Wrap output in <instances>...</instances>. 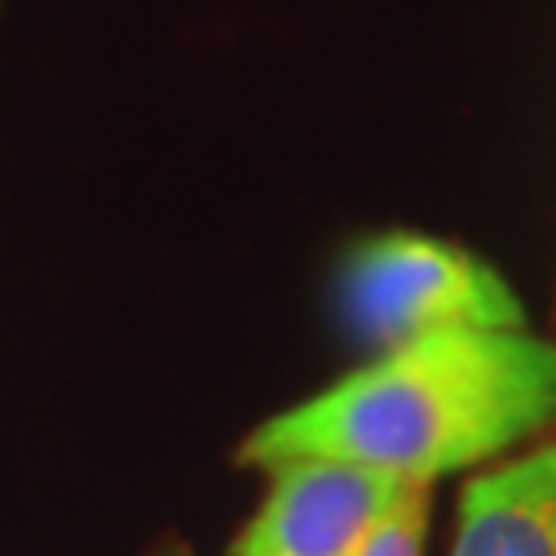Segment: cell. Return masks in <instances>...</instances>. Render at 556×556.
<instances>
[{
	"mask_svg": "<svg viewBox=\"0 0 556 556\" xmlns=\"http://www.w3.org/2000/svg\"><path fill=\"white\" fill-rule=\"evenodd\" d=\"M450 556H556V433L466 482Z\"/></svg>",
	"mask_w": 556,
	"mask_h": 556,
	"instance_id": "cell-4",
	"label": "cell"
},
{
	"mask_svg": "<svg viewBox=\"0 0 556 556\" xmlns=\"http://www.w3.org/2000/svg\"><path fill=\"white\" fill-rule=\"evenodd\" d=\"M556 429V342L523 330L417 338L321 388L239 441V466L334 457L433 482Z\"/></svg>",
	"mask_w": 556,
	"mask_h": 556,
	"instance_id": "cell-1",
	"label": "cell"
},
{
	"mask_svg": "<svg viewBox=\"0 0 556 556\" xmlns=\"http://www.w3.org/2000/svg\"><path fill=\"white\" fill-rule=\"evenodd\" d=\"M338 309L376 355L450 330L528 326L523 301L495 264L420 231L358 239L338 268Z\"/></svg>",
	"mask_w": 556,
	"mask_h": 556,
	"instance_id": "cell-2",
	"label": "cell"
},
{
	"mask_svg": "<svg viewBox=\"0 0 556 556\" xmlns=\"http://www.w3.org/2000/svg\"><path fill=\"white\" fill-rule=\"evenodd\" d=\"M165 556H190V553H186V548H174V553H165Z\"/></svg>",
	"mask_w": 556,
	"mask_h": 556,
	"instance_id": "cell-6",
	"label": "cell"
},
{
	"mask_svg": "<svg viewBox=\"0 0 556 556\" xmlns=\"http://www.w3.org/2000/svg\"><path fill=\"white\" fill-rule=\"evenodd\" d=\"M231 556H355L408 482L334 457L280 462Z\"/></svg>",
	"mask_w": 556,
	"mask_h": 556,
	"instance_id": "cell-3",
	"label": "cell"
},
{
	"mask_svg": "<svg viewBox=\"0 0 556 556\" xmlns=\"http://www.w3.org/2000/svg\"><path fill=\"white\" fill-rule=\"evenodd\" d=\"M425 540H429V482H408L396 507L383 516V523L355 556H425Z\"/></svg>",
	"mask_w": 556,
	"mask_h": 556,
	"instance_id": "cell-5",
	"label": "cell"
}]
</instances>
